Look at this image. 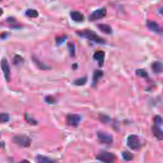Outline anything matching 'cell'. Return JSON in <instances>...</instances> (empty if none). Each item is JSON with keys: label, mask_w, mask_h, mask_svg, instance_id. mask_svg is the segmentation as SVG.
<instances>
[{"label": "cell", "mask_w": 163, "mask_h": 163, "mask_svg": "<svg viewBox=\"0 0 163 163\" xmlns=\"http://www.w3.org/2000/svg\"><path fill=\"white\" fill-rule=\"evenodd\" d=\"M87 82V78L86 77H81L77 78V80L74 81V84L77 86H84Z\"/></svg>", "instance_id": "obj_20"}, {"label": "cell", "mask_w": 163, "mask_h": 163, "mask_svg": "<svg viewBox=\"0 0 163 163\" xmlns=\"http://www.w3.org/2000/svg\"><path fill=\"white\" fill-rule=\"evenodd\" d=\"M81 117L78 114H69L66 117V122L72 127H77L80 122Z\"/></svg>", "instance_id": "obj_5"}, {"label": "cell", "mask_w": 163, "mask_h": 163, "mask_svg": "<svg viewBox=\"0 0 163 163\" xmlns=\"http://www.w3.org/2000/svg\"><path fill=\"white\" fill-rule=\"evenodd\" d=\"M103 75V72L99 70H96L94 71L93 74V83L96 84L98 80Z\"/></svg>", "instance_id": "obj_17"}, {"label": "cell", "mask_w": 163, "mask_h": 163, "mask_svg": "<svg viewBox=\"0 0 163 163\" xmlns=\"http://www.w3.org/2000/svg\"><path fill=\"white\" fill-rule=\"evenodd\" d=\"M127 145L128 147L133 150H138L141 147L140 139L136 135H129L127 139Z\"/></svg>", "instance_id": "obj_4"}, {"label": "cell", "mask_w": 163, "mask_h": 163, "mask_svg": "<svg viewBox=\"0 0 163 163\" xmlns=\"http://www.w3.org/2000/svg\"><path fill=\"white\" fill-rule=\"evenodd\" d=\"M152 70L155 73H160L163 71V63L161 61H155L152 64Z\"/></svg>", "instance_id": "obj_13"}, {"label": "cell", "mask_w": 163, "mask_h": 163, "mask_svg": "<svg viewBox=\"0 0 163 163\" xmlns=\"http://www.w3.org/2000/svg\"><path fill=\"white\" fill-rule=\"evenodd\" d=\"M9 120V116L8 113H0V123L7 122Z\"/></svg>", "instance_id": "obj_23"}, {"label": "cell", "mask_w": 163, "mask_h": 163, "mask_svg": "<svg viewBox=\"0 0 163 163\" xmlns=\"http://www.w3.org/2000/svg\"><path fill=\"white\" fill-rule=\"evenodd\" d=\"M24 62V59L22 56L19 55H16L14 56L13 59V63L15 65H20Z\"/></svg>", "instance_id": "obj_21"}, {"label": "cell", "mask_w": 163, "mask_h": 163, "mask_svg": "<svg viewBox=\"0 0 163 163\" xmlns=\"http://www.w3.org/2000/svg\"><path fill=\"white\" fill-rule=\"evenodd\" d=\"M106 15V10L105 8H99L94 11L89 17L90 21H97L105 17Z\"/></svg>", "instance_id": "obj_6"}, {"label": "cell", "mask_w": 163, "mask_h": 163, "mask_svg": "<svg viewBox=\"0 0 163 163\" xmlns=\"http://www.w3.org/2000/svg\"><path fill=\"white\" fill-rule=\"evenodd\" d=\"M68 50L70 52V54L71 57H74L75 54V45L71 44V43H69L68 44Z\"/></svg>", "instance_id": "obj_24"}, {"label": "cell", "mask_w": 163, "mask_h": 163, "mask_svg": "<svg viewBox=\"0 0 163 163\" xmlns=\"http://www.w3.org/2000/svg\"><path fill=\"white\" fill-rule=\"evenodd\" d=\"M67 39V37L66 36H61V37H58L56 38V41L57 45H60L63 44L65 40Z\"/></svg>", "instance_id": "obj_25"}, {"label": "cell", "mask_w": 163, "mask_h": 163, "mask_svg": "<svg viewBox=\"0 0 163 163\" xmlns=\"http://www.w3.org/2000/svg\"><path fill=\"white\" fill-rule=\"evenodd\" d=\"M26 15L31 18H35L38 16V12L37 10L34 9H28L26 11Z\"/></svg>", "instance_id": "obj_18"}, {"label": "cell", "mask_w": 163, "mask_h": 163, "mask_svg": "<svg viewBox=\"0 0 163 163\" xmlns=\"http://www.w3.org/2000/svg\"><path fill=\"white\" fill-rule=\"evenodd\" d=\"M97 135H98V138H99L100 142L105 143V144L110 145L113 142L112 136L106 133V132L100 131V132H98Z\"/></svg>", "instance_id": "obj_9"}, {"label": "cell", "mask_w": 163, "mask_h": 163, "mask_svg": "<svg viewBox=\"0 0 163 163\" xmlns=\"http://www.w3.org/2000/svg\"><path fill=\"white\" fill-rule=\"evenodd\" d=\"M96 159L104 163H114L116 159V156L112 152L103 151L96 156Z\"/></svg>", "instance_id": "obj_3"}, {"label": "cell", "mask_w": 163, "mask_h": 163, "mask_svg": "<svg viewBox=\"0 0 163 163\" xmlns=\"http://www.w3.org/2000/svg\"><path fill=\"white\" fill-rule=\"evenodd\" d=\"M38 163H55L53 159L43 155H38L36 158Z\"/></svg>", "instance_id": "obj_16"}, {"label": "cell", "mask_w": 163, "mask_h": 163, "mask_svg": "<svg viewBox=\"0 0 163 163\" xmlns=\"http://www.w3.org/2000/svg\"><path fill=\"white\" fill-rule=\"evenodd\" d=\"M77 33L78 34V36H80V37L85 38L92 41H94L96 44H105V40L103 38H102L101 37H99L97 34H96L94 31H92V30H89V29L82 30V31L77 32Z\"/></svg>", "instance_id": "obj_1"}, {"label": "cell", "mask_w": 163, "mask_h": 163, "mask_svg": "<svg viewBox=\"0 0 163 163\" xmlns=\"http://www.w3.org/2000/svg\"><path fill=\"white\" fill-rule=\"evenodd\" d=\"M105 56V52L102 51L96 52L94 54V58L98 61L99 66H102L103 64Z\"/></svg>", "instance_id": "obj_12"}, {"label": "cell", "mask_w": 163, "mask_h": 163, "mask_svg": "<svg viewBox=\"0 0 163 163\" xmlns=\"http://www.w3.org/2000/svg\"><path fill=\"white\" fill-rule=\"evenodd\" d=\"M25 120L27 122H28L29 124H31V125H35V124H37V121H36L34 119L31 118V117H29L27 113L25 114Z\"/></svg>", "instance_id": "obj_26"}, {"label": "cell", "mask_w": 163, "mask_h": 163, "mask_svg": "<svg viewBox=\"0 0 163 163\" xmlns=\"http://www.w3.org/2000/svg\"><path fill=\"white\" fill-rule=\"evenodd\" d=\"M70 17L72 20L77 22H82L85 20V17L84 15L77 11H73L70 13Z\"/></svg>", "instance_id": "obj_11"}, {"label": "cell", "mask_w": 163, "mask_h": 163, "mask_svg": "<svg viewBox=\"0 0 163 163\" xmlns=\"http://www.w3.org/2000/svg\"><path fill=\"white\" fill-rule=\"evenodd\" d=\"M159 12H160V14H161V15H163V7H161V8H160V10H159Z\"/></svg>", "instance_id": "obj_31"}, {"label": "cell", "mask_w": 163, "mask_h": 163, "mask_svg": "<svg viewBox=\"0 0 163 163\" xmlns=\"http://www.w3.org/2000/svg\"><path fill=\"white\" fill-rule=\"evenodd\" d=\"M123 159L126 161H130L133 159V154H131V152H128V151H124L122 154Z\"/></svg>", "instance_id": "obj_19"}, {"label": "cell", "mask_w": 163, "mask_h": 163, "mask_svg": "<svg viewBox=\"0 0 163 163\" xmlns=\"http://www.w3.org/2000/svg\"><path fill=\"white\" fill-rule=\"evenodd\" d=\"M20 163H31V162H30L29 161H28V160H23V161H22Z\"/></svg>", "instance_id": "obj_30"}, {"label": "cell", "mask_w": 163, "mask_h": 163, "mask_svg": "<svg viewBox=\"0 0 163 163\" xmlns=\"http://www.w3.org/2000/svg\"><path fill=\"white\" fill-rule=\"evenodd\" d=\"M1 67L3 71V73L4 74L5 80L7 82L10 81V66L6 59H3L1 61Z\"/></svg>", "instance_id": "obj_7"}, {"label": "cell", "mask_w": 163, "mask_h": 163, "mask_svg": "<svg viewBox=\"0 0 163 163\" xmlns=\"http://www.w3.org/2000/svg\"><path fill=\"white\" fill-rule=\"evenodd\" d=\"M33 61L34 63L37 65V67L41 70H48L51 69V67L49 65L41 62L40 60L38 59L36 57H34V56L33 57Z\"/></svg>", "instance_id": "obj_14"}, {"label": "cell", "mask_w": 163, "mask_h": 163, "mask_svg": "<svg viewBox=\"0 0 163 163\" xmlns=\"http://www.w3.org/2000/svg\"><path fill=\"white\" fill-rule=\"evenodd\" d=\"M155 122H157V123H161V121H162V119H161V118L160 117H159V116H157L155 118Z\"/></svg>", "instance_id": "obj_29"}, {"label": "cell", "mask_w": 163, "mask_h": 163, "mask_svg": "<svg viewBox=\"0 0 163 163\" xmlns=\"http://www.w3.org/2000/svg\"><path fill=\"white\" fill-rule=\"evenodd\" d=\"M110 118L106 116H100V120L104 123H107L109 121Z\"/></svg>", "instance_id": "obj_28"}, {"label": "cell", "mask_w": 163, "mask_h": 163, "mask_svg": "<svg viewBox=\"0 0 163 163\" xmlns=\"http://www.w3.org/2000/svg\"><path fill=\"white\" fill-rule=\"evenodd\" d=\"M147 26L150 30L151 31H153L158 34L163 33V27L161 26L158 23L149 21L147 22Z\"/></svg>", "instance_id": "obj_8"}, {"label": "cell", "mask_w": 163, "mask_h": 163, "mask_svg": "<svg viewBox=\"0 0 163 163\" xmlns=\"http://www.w3.org/2000/svg\"><path fill=\"white\" fill-rule=\"evenodd\" d=\"M45 101L49 104H54L56 102L55 99H54L51 96H47L45 98Z\"/></svg>", "instance_id": "obj_27"}, {"label": "cell", "mask_w": 163, "mask_h": 163, "mask_svg": "<svg viewBox=\"0 0 163 163\" xmlns=\"http://www.w3.org/2000/svg\"><path fill=\"white\" fill-rule=\"evenodd\" d=\"M136 75L138 77L142 78H147L148 77V73L143 69H138L136 71Z\"/></svg>", "instance_id": "obj_22"}, {"label": "cell", "mask_w": 163, "mask_h": 163, "mask_svg": "<svg viewBox=\"0 0 163 163\" xmlns=\"http://www.w3.org/2000/svg\"><path fill=\"white\" fill-rule=\"evenodd\" d=\"M98 28L99 30H101V31L104 33L107 34H110L112 33L113 30L112 28L110 26L106 24H98Z\"/></svg>", "instance_id": "obj_15"}, {"label": "cell", "mask_w": 163, "mask_h": 163, "mask_svg": "<svg viewBox=\"0 0 163 163\" xmlns=\"http://www.w3.org/2000/svg\"><path fill=\"white\" fill-rule=\"evenodd\" d=\"M13 142L21 147H29L31 145V138L26 135H17L13 138Z\"/></svg>", "instance_id": "obj_2"}, {"label": "cell", "mask_w": 163, "mask_h": 163, "mask_svg": "<svg viewBox=\"0 0 163 163\" xmlns=\"http://www.w3.org/2000/svg\"><path fill=\"white\" fill-rule=\"evenodd\" d=\"M152 132L154 136L159 140H163V130L157 125H154L152 128Z\"/></svg>", "instance_id": "obj_10"}, {"label": "cell", "mask_w": 163, "mask_h": 163, "mask_svg": "<svg viewBox=\"0 0 163 163\" xmlns=\"http://www.w3.org/2000/svg\"><path fill=\"white\" fill-rule=\"evenodd\" d=\"M3 9H2V8H0V16L2 15H3Z\"/></svg>", "instance_id": "obj_32"}]
</instances>
